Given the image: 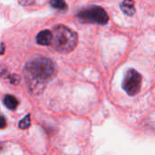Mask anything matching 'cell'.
Instances as JSON below:
<instances>
[{
  "mask_svg": "<svg viewBox=\"0 0 155 155\" xmlns=\"http://www.w3.org/2000/svg\"><path fill=\"white\" fill-rule=\"evenodd\" d=\"M52 32V48L59 53L71 52L78 44V35L69 28L58 25L56 26Z\"/></svg>",
  "mask_w": 155,
  "mask_h": 155,
  "instance_id": "2",
  "label": "cell"
},
{
  "mask_svg": "<svg viewBox=\"0 0 155 155\" xmlns=\"http://www.w3.org/2000/svg\"><path fill=\"white\" fill-rule=\"evenodd\" d=\"M4 104L9 110H16L18 106V101L13 95H7L4 99Z\"/></svg>",
  "mask_w": 155,
  "mask_h": 155,
  "instance_id": "7",
  "label": "cell"
},
{
  "mask_svg": "<svg viewBox=\"0 0 155 155\" xmlns=\"http://www.w3.org/2000/svg\"><path fill=\"white\" fill-rule=\"evenodd\" d=\"M7 126V120L3 116H0V129H4Z\"/></svg>",
  "mask_w": 155,
  "mask_h": 155,
  "instance_id": "11",
  "label": "cell"
},
{
  "mask_svg": "<svg viewBox=\"0 0 155 155\" xmlns=\"http://www.w3.org/2000/svg\"><path fill=\"white\" fill-rule=\"evenodd\" d=\"M30 124H31L30 115L28 114L23 120H20V122H19V128L20 129H23V130H26V129H28L30 127Z\"/></svg>",
  "mask_w": 155,
  "mask_h": 155,
  "instance_id": "9",
  "label": "cell"
},
{
  "mask_svg": "<svg viewBox=\"0 0 155 155\" xmlns=\"http://www.w3.org/2000/svg\"><path fill=\"white\" fill-rule=\"evenodd\" d=\"M122 88L130 96L138 94L141 88V75L135 69H129L125 73Z\"/></svg>",
  "mask_w": 155,
  "mask_h": 155,
  "instance_id": "4",
  "label": "cell"
},
{
  "mask_svg": "<svg viewBox=\"0 0 155 155\" xmlns=\"http://www.w3.org/2000/svg\"><path fill=\"white\" fill-rule=\"evenodd\" d=\"M5 52V45L4 43H0V55H3Z\"/></svg>",
  "mask_w": 155,
  "mask_h": 155,
  "instance_id": "12",
  "label": "cell"
},
{
  "mask_svg": "<svg viewBox=\"0 0 155 155\" xmlns=\"http://www.w3.org/2000/svg\"><path fill=\"white\" fill-rule=\"evenodd\" d=\"M134 4V0H123L120 4V9L123 11L124 14L128 16H132L135 13Z\"/></svg>",
  "mask_w": 155,
  "mask_h": 155,
  "instance_id": "6",
  "label": "cell"
},
{
  "mask_svg": "<svg viewBox=\"0 0 155 155\" xmlns=\"http://www.w3.org/2000/svg\"><path fill=\"white\" fill-rule=\"evenodd\" d=\"M81 21L85 23H96L105 25L109 21V16L107 12L99 6H91L81 11L78 15Z\"/></svg>",
  "mask_w": 155,
  "mask_h": 155,
  "instance_id": "3",
  "label": "cell"
},
{
  "mask_svg": "<svg viewBox=\"0 0 155 155\" xmlns=\"http://www.w3.org/2000/svg\"><path fill=\"white\" fill-rule=\"evenodd\" d=\"M37 43L42 46H48L52 42V32L50 30H42L40 31L37 38H36Z\"/></svg>",
  "mask_w": 155,
  "mask_h": 155,
  "instance_id": "5",
  "label": "cell"
},
{
  "mask_svg": "<svg viewBox=\"0 0 155 155\" xmlns=\"http://www.w3.org/2000/svg\"><path fill=\"white\" fill-rule=\"evenodd\" d=\"M21 6H30L35 3V0H18Z\"/></svg>",
  "mask_w": 155,
  "mask_h": 155,
  "instance_id": "10",
  "label": "cell"
},
{
  "mask_svg": "<svg viewBox=\"0 0 155 155\" xmlns=\"http://www.w3.org/2000/svg\"><path fill=\"white\" fill-rule=\"evenodd\" d=\"M56 71L55 63L48 58L41 57L28 61L24 68V74L29 90L36 94L42 92Z\"/></svg>",
  "mask_w": 155,
  "mask_h": 155,
  "instance_id": "1",
  "label": "cell"
},
{
  "mask_svg": "<svg viewBox=\"0 0 155 155\" xmlns=\"http://www.w3.org/2000/svg\"><path fill=\"white\" fill-rule=\"evenodd\" d=\"M50 5L54 8L59 9V10H66L68 8V6L65 2V0H50Z\"/></svg>",
  "mask_w": 155,
  "mask_h": 155,
  "instance_id": "8",
  "label": "cell"
}]
</instances>
